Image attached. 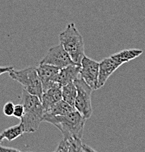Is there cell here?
Wrapping results in <instances>:
<instances>
[{"mask_svg":"<svg viewBox=\"0 0 145 152\" xmlns=\"http://www.w3.org/2000/svg\"><path fill=\"white\" fill-rule=\"evenodd\" d=\"M21 104L24 107V114L20 118V122L23 124L25 133L36 132L40 123L43 121L45 113L41 99L23 89Z\"/></svg>","mask_w":145,"mask_h":152,"instance_id":"obj_1","label":"cell"},{"mask_svg":"<svg viewBox=\"0 0 145 152\" xmlns=\"http://www.w3.org/2000/svg\"><path fill=\"white\" fill-rule=\"evenodd\" d=\"M43 121L54 125L61 131L64 137L81 139L86 119L76 110L64 115H49L45 113Z\"/></svg>","mask_w":145,"mask_h":152,"instance_id":"obj_2","label":"cell"},{"mask_svg":"<svg viewBox=\"0 0 145 152\" xmlns=\"http://www.w3.org/2000/svg\"><path fill=\"white\" fill-rule=\"evenodd\" d=\"M59 41L72 61L80 65L82 58L85 56L84 40L75 23L67 24L65 29L59 34Z\"/></svg>","mask_w":145,"mask_h":152,"instance_id":"obj_3","label":"cell"},{"mask_svg":"<svg viewBox=\"0 0 145 152\" xmlns=\"http://www.w3.org/2000/svg\"><path fill=\"white\" fill-rule=\"evenodd\" d=\"M9 75L12 80L23 86V89L41 99L43 90L36 67L31 66L19 70L12 69L9 72Z\"/></svg>","mask_w":145,"mask_h":152,"instance_id":"obj_4","label":"cell"},{"mask_svg":"<svg viewBox=\"0 0 145 152\" xmlns=\"http://www.w3.org/2000/svg\"><path fill=\"white\" fill-rule=\"evenodd\" d=\"M77 88V96L75 101V108L86 119L91 118L93 113L91 105V94L93 89L81 77L74 80Z\"/></svg>","mask_w":145,"mask_h":152,"instance_id":"obj_5","label":"cell"},{"mask_svg":"<svg viewBox=\"0 0 145 152\" xmlns=\"http://www.w3.org/2000/svg\"><path fill=\"white\" fill-rule=\"evenodd\" d=\"M39 63L47 64L61 69L71 64H77L71 58L61 44L50 48L45 57Z\"/></svg>","mask_w":145,"mask_h":152,"instance_id":"obj_6","label":"cell"},{"mask_svg":"<svg viewBox=\"0 0 145 152\" xmlns=\"http://www.w3.org/2000/svg\"><path fill=\"white\" fill-rule=\"evenodd\" d=\"M80 77L93 90L98 89L99 62L85 55L80 63Z\"/></svg>","mask_w":145,"mask_h":152,"instance_id":"obj_7","label":"cell"},{"mask_svg":"<svg viewBox=\"0 0 145 152\" xmlns=\"http://www.w3.org/2000/svg\"><path fill=\"white\" fill-rule=\"evenodd\" d=\"M59 69V68L56 66L41 63L36 67V70L42 83L43 92L56 83V77Z\"/></svg>","mask_w":145,"mask_h":152,"instance_id":"obj_8","label":"cell"},{"mask_svg":"<svg viewBox=\"0 0 145 152\" xmlns=\"http://www.w3.org/2000/svg\"><path fill=\"white\" fill-rule=\"evenodd\" d=\"M120 66L121 64L116 61L111 56L104 58L99 62L98 89L102 88L105 85L109 77Z\"/></svg>","mask_w":145,"mask_h":152,"instance_id":"obj_9","label":"cell"},{"mask_svg":"<svg viewBox=\"0 0 145 152\" xmlns=\"http://www.w3.org/2000/svg\"><path fill=\"white\" fill-rule=\"evenodd\" d=\"M56 151L62 152H87L95 151L94 148H91L86 144L83 143L81 139L76 137H64L60 142Z\"/></svg>","mask_w":145,"mask_h":152,"instance_id":"obj_10","label":"cell"},{"mask_svg":"<svg viewBox=\"0 0 145 152\" xmlns=\"http://www.w3.org/2000/svg\"><path fill=\"white\" fill-rule=\"evenodd\" d=\"M61 86L59 83H56L48 88L47 91H44L41 97V102L45 110V113L48 111L50 107L56 102L62 99V91Z\"/></svg>","mask_w":145,"mask_h":152,"instance_id":"obj_11","label":"cell"},{"mask_svg":"<svg viewBox=\"0 0 145 152\" xmlns=\"http://www.w3.org/2000/svg\"><path fill=\"white\" fill-rule=\"evenodd\" d=\"M80 69L81 66L79 64H71L61 68L58 71L56 77V83L62 86L71 82H74V80L80 77Z\"/></svg>","mask_w":145,"mask_h":152,"instance_id":"obj_12","label":"cell"},{"mask_svg":"<svg viewBox=\"0 0 145 152\" xmlns=\"http://www.w3.org/2000/svg\"><path fill=\"white\" fill-rule=\"evenodd\" d=\"M142 53L143 50H140V49H125V50H123L115 54L111 55V56L116 61L123 65L125 63L135 59L136 58L142 54Z\"/></svg>","mask_w":145,"mask_h":152,"instance_id":"obj_13","label":"cell"},{"mask_svg":"<svg viewBox=\"0 0 145 152\" xmlns=\"http://www.w3.org/2000/svg\"><path fill=\"white\" fill-rule=\"evenodd\" d=\"M76 110L75 107L69 104L64 99L56 102L45 114L49 115H64Z\"/></svg>","mask_w":145,"mask_h":152,"instance_id":"obj_14","label":"cell"},{"mask_svg":"<svg viewBox=\"0 0 145 152\" xmlns=\"http://www.w3.org/2000/svg\"><path fill=\"white\" fill-rule=\"evenodd\" d=\"M62 99L68 102L69 104L75 107V101L77 96V88L74 82L62 86Z\"/></svg>","mask_w":145,"mask_h":152,"instance_id":"obj_15","label":"cell"},{"mask_svg":"<svg viewBox=\"0 0 145 152\" xmlns=\"http://www.w3.org/2000/svg\"><path fill=\"white\" fill-rule=\"evenodd\" d=\"M23 133H25L24 129H23V124L20 122L18 124L10 126V127L4 129L1 132V134H2L4 139H7L8 141L11 142L15 139L18 138L20 136L23 135Z\"/></svg>","mask_w":145,"mask_h":152,"instance_id":"obj_16","label":"cell"},{"mask_svg":"<svg viewBox=\"0 0 145 152\" xmlns=\"http://www.w3.org/2000/svg\"><path fill=\"white\" fill-rule=\"evenodd\" d=\"M14 107H15V104H13V102H7V103L4 104V107H3V113L6 116H12L13 115Z\"/></svg>","mask_w":145,"mask_h":152,"instance_id":"obj_17","label":"cell"},{"mask_svg":"<svg viewBox=\"0 0 145 152\" xmlns=\"http://www.w3.org/2000/svg\"><path fill=\"white\" fill-rule=\"evenodd\" d=\"M24 114V107L22 104H15V107H14V112L13 115L17 118H21L22 116Z\"/></svg>","mask_w":145,"mask_h":152,"instance_id":"obj_18","label":"cell"},{"mask_svg":"<svg viewBox=\"0 0 145 152\" xmlns=\"http://www.w3.org/2000/svg\"><path fill=\"white\" fill-rule=\"evenodd\" d=\"M20 151L19 149H17L15 148H10L7 146H3L0 144V152H15Z\"/></svg>","mask_w":145,"mask_h":152,"instance_id":"obj_19","label":"cell"},{"mask_svg":"<svg viewBox=\"0 0 145 152\" xmlns=\"http://www.w3.org/2000/svg\"><path fill=\"white\" fill-rule=\"evenodd\" d=\"M12 69H14L13 66H0V75L6 72H9Z\"/></svg>","mask_w":145,"mask_h":152,"instance_id":"obj_20","label":"cell"},{"mask_svg":"<svg viewBox=\"0 0 145 152\" xmlns=\"http://www.w3.org/2000/svg\"><path fill=\"white\" fill-rule=\"evenodd\" d=\"M4 137H3L2 134H1V133H0V143L3 141V140H4Z\"/></svg>","mask_w":145,"mask_h":152,"instance_id":"obj_21","label":"cell"}]
</instances>
